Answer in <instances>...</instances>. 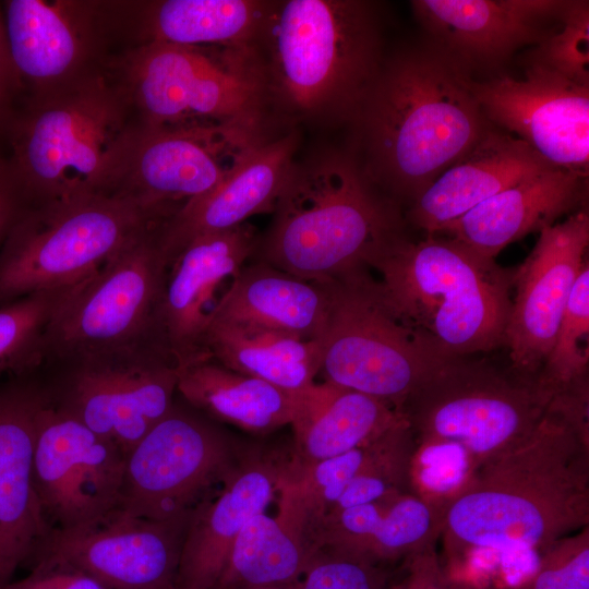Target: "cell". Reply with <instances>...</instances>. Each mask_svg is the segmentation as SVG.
Here are the masks:
<instances>
[{
	"label": "cell",
	"instance_id": "cell-1",
	"mask_svg": "<svg viewBox=\"0 0 589 589\" xmlns=\"http://www.w3.org/2000/svg\"><path fill=\"white\" fill-rule=\"evenodd\" d=\"M589 525V438L549 406L533 431L443 496L448 556L544 551Z\"/></svg>",
	"mask_w": 589,
	"mask_h": 589
},
{
	"label": "cell",
	"instance_id": "cell-2",
	"mask_svg": "<svg viewBox=\"0 0 589 589\" xmlns=\"http://www.w3.org/2000/svg\"><path fill=\"white\" fill-rule=\"evenodd\" d=\"M472 77L431 44L384 60L350 125L373 184L410 205L493 128Z\"/></svg>",
	"mask_w": 589,
	"mask_h": 589
},
{
	"label": "cell",
	"instance_id": "cell-3",
	"mask_svg": "<svg viewBox=\"0 0 589 589\" xmlns=\"http://www.w3.org/2000/svg\"><path fill=\"white\" fill-rule=\"evenodd\" d=\"M257 52L274 123L350 124L384 60L376 5L274 1Z\"/></svg>",
	"mask_w": 589,
	"mask_h": 589
},
{
	"label": "cell",
	"instance_id": "cell-4",
	"mask_svg": "<svg viewBox=\"0 0 589 589\" xmlns=\"http://www.w3.org/2000/svg\"><path fill=\"white\" fill-rule=\"evenodd\" d=\"M401 233L399 205L373 184L356 155L324 148L294 159L249 261L325 281L368 267Z\"/></svg>",
	"mask_w": 589,
	"mask_h": 589
},
{
	"label": "cell",
	"instance_id": "cell-5",
	"mask_svg": "<svg viewBox=\"0 0 589 589\" xmlns=\"http://www.w3.org/2000/svg\"><path fill=\"white\" fill-rule=\"evenodd\" d=\"M394 313L443 358L492 351L505 344L514 269L462 242L404 233L369 261Z\"/></svg>",
	"mask_w": 589,
	"mask_h": 589
},
{
	"label": "cell",
	"instance_id": "cell-6",
	"mask_svg": "<svg viewBox=\"0 0 589 589\" xmlns=\"http://www.w3.org/2000/svg\"><path fill=\"white\" fill-rule=\"evenodd\" d=\"M135 116L110 71L27 101L11 123L15 173L32 206L107 193Z\"/></svg>",
	"mask_w": 589,
	"mask_h": 589
},
{
	"label": "cell",
	"instance_id": "cell-7",
	"mask_svg": "<svg viewBox=\"0 0 589 589\" xmlns=\"http://www.w3.org/2000/svg\"><path fill=\"white\" fill-rule=\"evenodd\" d=\"M110 73L145 124L272 129L274 123L255 49L147 43L112 59Z\"/></svg>",
	"mask_w": 589,
	"mask_h": 589
},
{
	"label": "cell",
	"instance_id": "cell-8",
	"mask_svg": "<svg viewBox=\"0 0 589 589\" xmlns=\"http://www.w3.org/2000/svg\"><path fill=\"white\" fill-rule=\"evenodd\" d=\"M552 398L537 377L471 356L454 357L438 365L401 412L417 447H458L471 470L528 436Z\"/></svg>",
	"mask_w": 589,
	"mask_h": 589
},
{
	"label": "cell",
	"instance_id": "cell-9",
	"mask_svg": "<svg viewBox=\"0 0 589 589\" xmlns=\"http://www.w3.org/2000/svg\"><path fill=\"white\" fill-rule=\"evenodd\" d=\"M158 224L132 200L107 193L32 206L0 251V304L75 286Z\"/></svg>",
	"mask_w": 589,
	"mask_h": 589
},
{
	"label": "cell",
	"instance_id": "cell-10",
	"mask_svg": "<svg viewBox=\"0 0 589 589\" xmlns=\"http://www.w3.org/2000/svg\"><path fill=\"white\" fill-rule=\"evenodd\" d=\"M329 283V310L316 340L318 374L324 383L369 395L401 411L446 358L394 313L368 267Z\"/></svg>",
	"mask_w": 589,
	"mask_h": 589
},
{
	"label": "cell",
	"instance_id": "cell-11",
	"mask_svg": "<svg viewBox=\"0 0 589 589\" xmlns=\"http://www.w3.org/2000/svg\"><path fill=\"white\" fill-rule=\"evenodd\" d=\"M157 226L68 292L46 327L43 363L142 352L166 357L155 336L168 271Z\"/></svg>",
	"mask_w": 589,
	"mask_h": 589
},
{
	"label": "cell",
	"instance_id": "cell-12",
	"mask_svg": "<svg viewBox=\"0 0 589 589\" xmlns=\"http://www.w3.org/2000/svg\"><path fill=\"white\" fill-rule=\"evenodd\" d=\"M187 406L173 401L125 455L120 510L153 520L187 518L239 465L249 445Z\"/></svg>",
	"mask_w": 589,
	"mask_h": 589
},
{
	"label": "cell",
	"instance_id": "cell-13",
	"mask_svg": "<svg viewBox=\"0 0 589 589\" xmlns=\"http://www.w3.org/2000/svg\"><path fill=\"white\" fill-rule=\"evenodd\" d=\"M272 129L164 128L136 118L119 149L108 194L137 203L164 221L214 189Z\"/></svg>",
	"mask_w": 589,
	"mask_h": 589
},
{
	"label": "cell",
	"instance_id": "cell-14",
	"mask_svg": "<svg viewBox=\"0 0 589 589\" xmlns=\"http://www.w3.org/2000/svg\"><path fill=\"white\" fill-rule=\"evenodd\" d=\"M49 401L124 454L171 409L178 369L155 352L44 362Z\"/></svg>",
	"mask_w": 589,
	"mask_h": 589
},
{
	"label": "cell",
	"instance_id": "cell-15",
	"mask_svg": "<svg viewBox=\"0 0 589 589\" xmlns=\"http://www.w3.org/2000/svg\"><path fill=\"white\" fill-rule=\"evenodd\" d=\"M3 5L11 64L28 100L109 72L107 47L115 37L107 1L9 0Z\"/></svg>",
	"mask_w": 589,
	"mask_h": 589
},
{
	"label": "cell",
	"instance_id": "cell-16",
	"mask_svg": "<svg viewBox=\"0 0 589 589\" xmlns=\"http://www.w3.org/2000/svg\"><path fill=\"white\" fill-rule=\"evenodd\" d=\"M125 455L49 398L37 416L33 476L52 530H76L119 509Z\"/></svg>",
	"mask_w": 589,
	"mask_h": 589
},
{
	"label": "cell",
	"instance_id": "cell-17",
	"mask_svg": "<svg viewBox=\"0 0 589 589\" xmlns=\"http://www.w3.org/2000/svg\"><path fill=\"white\" fill-rule=\"evenodd\" d=\"M525 75L471 80L485 117L554 167L588 176L589 85L541 65L526 63Z\"/></svg>",
	"mask_w": 589,
	"mask_h": 589
},
{
	"label": "cell",
	"instance_id": "cell-18",
	"mask_svg": "<svg viewBox=\"0 0 589 589\" xmlns=\"http://www.w3.org/2000/svg\"><path fill=\"white\" fill-rule=\"evenodd\" d=\"M190 516L153 520L118 509L86 528L52 530L40 546L43 560L108 589H172Z\"/></svg>",
	"mask_w": 589,
	"mask_h": 589
},
{
	"label": "cell",
	"instance_id": "cell-19",
	"mask_svg": "<svg viewBox=\"0 0 589 589\" xmlns=\"http://www.w3.org/2000/svg\"><path fill=\"white\" fill-rule=\"evenodd\" d=\"M589 215L580 208L540 231L514 269L516 294L505 330L512 370L537 377L554 342L574 284L588 263Z\"/></svg>",
	"mask_w": 589,
	"mask_h": 589
},
{
	"label": "cell",
	"instance_id": "cell-20",
	"mask_svg": "<svg viewBox=\"0 0 589 589\" xmlns=\"http://www.w3.org/2000/svg\"><path fill=\"white\" fill-rule=\"evenodd\" d=\"M292 459V445L248 446L219 489L191 513L175 589L215 588L237 537L254 516L265 513Z\"/></svg>",
	"mask_w": 589,
	"mask_h": 589
},
{
	"label": "cell",
	"instance_id": "cell-21",
	"mask_svg": "<svg viewBox=\"0 0 589 589\" xmlns=\"http://www.w3.org/2000/svg\"><path fill=\"white\" fill-rule=\"evenodd\" d=\"M259 233L248 224L199 236L168 267L155 321L158 349L180 371L209 359L205 333L216 288L250 260Z\"/></svg>",
	"mask_w": 589,
	"mask_h": 589
},
{
	"label": "cell",
	"instance_id": "cell-22",
	"mask_svg": "<svg viewBox=\"0 0 589 589\" xmlns=\"http://www.w3.org/2000/svg\"><path fill=\"white\" fill-rule=\"evenodd\" d=\"M411 8L433 47L472 77L494 71L519 48L555 32L564 1L552 0H414Z\"/></svg>",
	"mask_w": 589,
	"mask_h": 589
},
{
	"label": "cell",
	"instance_id": "cell-23",
	"mask_svg": "<svg viewBox=\"0 0 589 589\" xmlns=\"http://www.w3.org/2000/svg\"><path fill=\"white\" fill-rule=\"evenodd\" d=\"M299 131L277 133L255 147L206 194L160 223L157 238L169 267L194 238L225 231L275 211L299 147Z\"/></svg>",
	"mask_w": 589,
	"mask_h": 589
},
{
	"label": "cell",
	"instance_id": "cell-24",
	"mask_svg": "<svg viewBox=\"0 0 589 589\" xmlns=\"http://www.w3.org/2000/svg\"><path fill=\"white\" fill-rule=\"evenodd\" d=\"M47 399L45 386H0V589L51 532L33 476L37 416Z\"/></svg>",
	"mask_w": 589,
	"mask_h": 589
},
{
	"label": "cell",
	"instance_id": "cell-25",
	"mask_svg": "<svg viewBox=\"0 0 589 589\" xmlns=\"http://www.w3.org/2000/svg\"><path fill=\"white\" fill-rule=\"evenodd\" d=\"M274 1H109L116 37L131 47L164 43L183 47L256 49Z\"/></svg>",
	"mask_w": 589,
	"mask_h": 589
},
{
	"label": "cell",
	"instance_id": "cell-26",
	"mask_svg": "<svg viewBox=\"0 0 589 589\" xmlns=\"http://www.w3.org/2000/svg\"><path fill=\"white\" fill-rule=\"evenodd\" d=\"M442 527L443 496L411 491L328 514L314 525L310 538L316 550L384 565L435 545Z\"/></svg>",
	"mask_w": 589,
	"mask_h": 589
},
{
	"label": "cell",
	"instance_id": "cell-27",
	"mask_svg": "<svg viewBox=\"0 0 589 589\" xmlns=\"http://www.w3.org/2000/svg\"><path fill=\"white\" fill-rule=\"evenodd\" d=\"M552 168L557 167L520 140L493 127L414 200L408 218L428 235L442 232L485 200Z\"/></svg>",
	"mask_w": 589,
	"mask_h": 589
},
{
	"label": "cell",
	"instance_id": "cell-28",
	"mask_svg": "<svg viewBox=\"0 0 589 589\" xmlns=\"http://www.w3.org/2000/svg\"><path fill=\"white\" fill-rule=\"evenodd\" d=\"M588 176L552 168L480 203L442 232L493 259L507 245L584 208Z\"/></svg>",
	"mask_w": 589,
	"mask_h": 589
},
{
	"label": "cell",
	"instance_id": "cell-29",
	"mask_svg": "<svg viewBox=\"0 0 589 589\" xmlns=\"http://www.w3.org/2000/svg\"><path fill=\"white\" fill-rule=\"evenodd\" d=\"M329 304V280H306L250 261L232 278L208 320L261 326L311 341L320 337Z\"/></svg>",
	"mask_w": 589,
	"mask_h": 589
},
{
	"label": "cell",
	"instance_id": "cell-30",
	"mask_svg": "<svg viewBox=\"0 0 589 589\" xmlns=\"http://www.w3.org/2000/svg\"><path fill=\"white\" fill-rule=\"evenodd\" d=\"M317 388L318 384L304 393L287 392L212 359L178 371L177 383L184 402L207 418L260 435L292 425Z\"/></svg>",
	"mask_w": 589,
	"mask_h": 589
},
{
	"label": "cell",
	"instance_id": "cell-31",
	"mask_svg": "<svg viewBox=\"0 0 589 589\" xmlns=\"http://www.w3.org/2000/svg\"><path fill=\"white\" fill-rule=\"evenodd\" d=\"M205 346L209 359L223 366L287 392L304 393L316 385L321 368L316 340L255 325L208 320Z\"/></svg>",
	"mask_w": 589,
	"mask_h": 589
},
{
	"label": "cell",
	"instance_id": "cell-32",
	"mask_svg": "<svg viewBox=\"0 0 589 589\" xmlns=\"http://www.w3.org/2000/svg\"><path fill=\"white\" fill-rule=\"evenodd\" d=\"M407 421L401 411L369 395L323 383L291 425L293 461L314 464L363 446Z\"/></svg>",
	"mask_w": 589,
	"mask_h": 589
},
{
	"label": "cell",
	"instance_id": "cell-33",
	"mask_svg": "<svg viewBox=\"0 0 589 589\" xmlns=\"http://www.w3.org/2000/svg\"><path fill=\"white\" fill-rule=\"evenodd\" d=\"M316 551L304 528L283 508L276 517L259 514L237 537L214 589L292 586Z\"/></svg>",
	"mask_w": 589,
	"mask_h": 589
},
{
	"label": "cell",
	"instance_id": "cell-34",
	"mask_svg": "<svg viewBox=\"0 0 589 589\" xmlns=\"http://www.w3.org/2000/svg\"><path fill=\"white\" fill-rule=\"evenodd\" d=\"M73 287L36 292L0 304V378L29 374L40 368L46 327Z\"/></svg>",
	"mask_w": 589,
	"mask_h": 589
},
{
	"label": "cell",
	"instance_id": "cell-35",
	"mask_svg": "<svg viewBox=\"0 0 589 589\" xmlns=\"http://www.w3.org/2000/svg\"><path fill=\"white\" fill-rule=\"evenodd\" d=\"M589 368V265L578 275L564 309L556 336L537 375L554 396L588 380Z\"/></svg>",
	"mask_w": 589,
	"mask_h": 589
},
{
	"label": "cell",
	"instance_id": "cell-36",
	"mask_svg": "<svg viewBox=\"0 0 589 589\" xmlns=\"http://www.w3.org/2000/svg\"><path fill=\"white\" fill-rule=\"evenodd\" d=\"M560 22V31L533 46L526 62L589 85V2L564 1Z\"/></svg>",
	"mask_w": 589,
	"mask_h": 589
},
{
	"label": "cell",
	"instance_id": "cell-37",
	"mask_svg": "<svg viewBox=\"0 0 589 589\" xmlns=\"http://www.w3.org/2000/svg\"><path fill=\"white\" fill-rule=\"evenodd\" d=\"M383 564L318 549L296 589H395Z\"/></svg>",
	"mask_w": 589,
	"mask_h": 589
},
{
	"label": "cell",
	"instance_id": "cell-38",
	"mask_svg": "<svg viewBox=\"0 0 589 589\" xmlns=\"http://www.w3.org/2000/svg\"><path fill=\"white\" fill-rule=\"evenodd\" d=\"M541 554L533 574L516 589H589V525Z\"/></svg>",
	"mask_w": 589,
	"mask_h": 589
},
{
	"label": "cell",
	"instance_id": "cell-39",
	"mask_svg": "<svg viewBox=\"0 0 589 589\" xmlns=\"http://www.w3.org/2000/svg\"><path fill=\"white\" fill-rule=\"evenodd\" d=\"M1 589H108L92 576L68 566L44 561L27 577Z\"/></svg>",
	"mask_w": 589,
	"mask_h": 589
},
{
	"label": "cell",
	"instance_id": "cell-40",
	"mask_svg": "<svg viewBox=\"0 0 589 589\" xmlns=\"http://www.w3.org/2000/svg\"><path fill=\"white\" fill-rule=\"evenodd\" d=\"M32 207L10 160L0 157V251L9 235Z\"/></svg>",
	"mask_w": 589,
	"mask_h": 589
},
{
	"label": "cell",
	"instance_id": "cell-41",
	"mask_svg": "<svg viewBox=\"0 0 589 589\" xmlns=\"http://www.w3.org/2000/svg\"><path fill=\"white\" fill-rule=\"evenodd\" d=\"M448 574L442 565L435 545L406 558V572L395 589H447Z\"/></svg>",
	"mask_w": 589,
	"mask_h": 589
},
{
	"label": "cell",
	"instance_id": "cell-42",
	"mask_svg": "<svg viewBox=\"0 0 589 589\" xmlns=\"http://www.w3.org/2000/svg\"><path fill=\"white\" fill-rule=\"evenodd\" d=\"M15 87L19 85L11 64L0 11V123L5 119L9 97Z\"/></svg>",
	"mask_w": 589,
	"mask_h": 589
},
{
	"label": "cell",
	"instance_id": "cell-43",
	"mask_svg": "<svg viewBox=\"0 0 589 589\" xmlns=\"http://www.w3.org/2000/svg\"><path fill=\"white\" fill-rule=\"evenodd\" d=\"M447 589H485L469 580L453 578L448 575Z\"/></svg>",
	"mask_w": 589,
	"mask_h": 589
},
{
	"label": "cell",
	"instance_id": "cell-44",
	"mask_svg": "<svg viewBox=\"0 0 589 589\" xmlns=\"http://www.w3.org/2000/svg\"><path fill=\"white\" fill-rule=\"evenodd\" d=\"M297 584L292 586H288V587H273V588H261V589H296Z\"/></svg>",
	"mask_w": 589,
	"mask_h": 589
},
{
	"label": "cell",
	"instance_id": "cell-45",
	"mask_svg": "<svg viewBox=\"0 0 589 589\" xmlns=\"http://www.w3.org/2000/svg\"><path fill=\"white\" fill-rule=\"evenodd\" d=\"M172 589H175V588H172Z\"/></svg>",
	"mask_w": 589,
	"mask_h": 589
}]
</instances>
